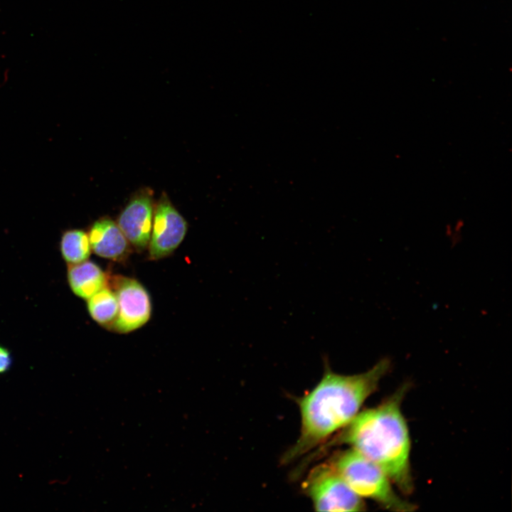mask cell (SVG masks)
<instances>
[{
  "label": "cell",
  "mask_w": 512,
  "mask_h": 512,
  "mask_svg": "<svg viewBox=\"0 0 512 512\" xmlns=\"http://www.w3.org/2000/svg\"><path fill=\"white\" fill-rule=\"evenodd\" d=\"M389 366L388 360L383 359L365 373L346 375L333 372L326 365L319 383L297 400L302 418L300 435L282 462L285 464L299 458L346 426L376 390Z\"/></svg>",
  "instance_id": "6da1fadb"
},
{
  "label": "cell",
  "mask_w": 512,
  "mask_h": 512,
  "mask_svg": "<svg viewBox=\"0 0 512 512\" xmlns=\"http://www.w3.org/2000/svg\"><path fill=\"white\" fill-rule=\"evenodd\" d=\"M403 385L379 405L358 413L327 444H348L376 464L403 493L413 488L410 437L401 404Z\"/></svg>",
  "instance_id": "7a4b0ae2"
},
{
  "label": "cell",
  "mask_w": 512,
  "mask_h": 512,
  "mask_svg": "<svg viewBox=\"0 0 512 512\" xmlns=\"http://www.w3.org/2000/svg\"><path fill=\"white\" fill-rule=\"evenodd\" d=\"M328 462L361 498L372 499L393 511L415 509V505L398 496L383 469L356 450L338 452Z\"/></svg>",
  "instance_id": "3957f363"
},
{
  "label": "cell",
  "mask_w": 512,
  "mask_h": 512,
  "mask_svg": "<svg viewBox=\"0 0 512 512\" xmlns=\"http://www.w3.org/2000/svg\"><path fill=\"white\" fill-rule=\"evenodd\" d=\"M302 489L317 511H361L365 508L362 498L328 462L311 469Z\"/></svg>",
  "instance_id": "277c9868"
},
{
  "label": "cell",
  "mask_w": 512,
  "mask_h": 512,
  "mask_svg": "<svg viewBox=\"0 0 512 512\" xmlns=\"http://www.w3.org/2000/svg\"><path fill=\"white\" fill-rule=\"evenodd\" d=\"M114 289L118 312L111 328L125 334L144 325L151 316V304L144 286L136 279L119 277L115 279Z\"/></svg>",
  "instance_id": "5b68a950"
},
{
  "label": "cell",
  "mask_w": 512,
  "mask_h": 512,
  "mask_svg": "<svg viewBox=\"0 0 512 512\" xmlns=\"http://www.w3.org/2000/svg\"><path fill=\"white\" fill-rule=\"evenodd\" d=\"M187 223L163 193L154 211L149 256L159 260L171 254L181 243L187 232Z\"/></svg>",
  "instance_id": "8992f818"
},
{
  "label": "cell",
  "mask_w": 512,
  "mask_h": 512,
  "mask_svg": "<svg viewBox=\"0 0 512 512\" xmlns=\"http://www.w3.org/2000/svg\"><path fill=\"white\" fill-rule=\"evenodd\" d=\"M154 211L152 193L144 189L131 198L117 218V224L126 239L137 250L149 245Z\"/></svg>",
  "instance_id": "52a82bcc"
},
{
  "label": "cell",
  "mask_w": 512,
  "mask_h": 512,
  "mask_svg": "<svg viewBox=\"0 0 512 512\" xmlns=\"http://www.w3.org/2000/svg\"><path fill=\"white\" fill-rule=\"evenodd\" d=\"M87 234L91 250L101 257L119 260L128 250L129 242L117 223L108 217L96 220Z\"/></svg>",
  "instance_id": "ba28073f"
},
{
  "label": "cell",
  "mask_w": 512,
  "mask_h": 512,
  "mask_svg": "<svg viewBox=\"0 0 512 512\" xmlns=\"http://www.w3.org/2000/svg\"><path fill=\"white\" fill-rule=\"evenodd\" d=\"M67 279L73 294L86 300L107 284L105 273L100 266L88 260L69 265Z\"/></svg>",
  "instance_id": "9c48e42d"
},
{
  "label": "cell",
  "mask_w": 512,
  "mask_h": 512,
  "mask_svg": "<svg viewBox=\"0 0 512 512\" xmlns=\"http://www.w3.org/2000/svg\"><path fill=\"white\" fill-rule=\"evenodd\" d=\"M60 251L68 265L87 260L92 251L88 234L80 229L67 230L61 236Z\"/></svg>",
  "instance_id": "30bf717a"
},
{
  "label": "cell",
  "mask_w": 512,
  "mask_h": 512,
  "mask_svg": "<svg viewBox=\"0 0 512 512\" xmlns=\"http://www.w3.org/2000/svg\"><path fill=\"white\" fill-rule=\"evenodd\" d=\"M87 308L92 319L97 324L110 325L118 312L115 292L105 287L87 299Z\"/></svg>",
  "instance_id": "8fae6325"
},
{
  "label": "cell",
  "mask_w": 512,
  "mask_h": 512,
  "mask_svg": "<svg viewBox=\"0 0 512 512\" xmlns=\"http://www.w3.org/2000/svg\"><path fill=\"white\" fill-rule=\"evenodd\" d=\"M12 366V356L10 351L0 345V374L9 371Z\"/></svg>",
  "instance_id": "7c38bea8"
}]
</instances>
